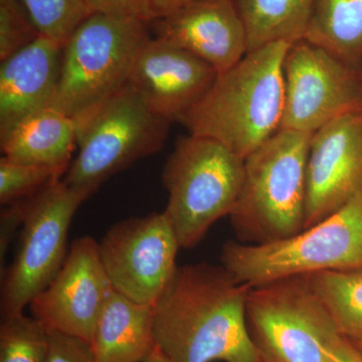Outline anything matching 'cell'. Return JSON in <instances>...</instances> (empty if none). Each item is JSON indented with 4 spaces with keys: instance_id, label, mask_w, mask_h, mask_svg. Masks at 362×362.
Listing matches in <instances>:
<instances>
[{
    "instance_id": "6da1fadb",
    "label": "cell",
    "mask_w": 362,
    "mask_h": 362,
    "mask_svg": "<svg viewBox=\"0 0 362 362\" xmlns=\"http://www.w3.org/2000/svg\"><path fill=\"white\" fill-rule=\"evenodd\" d=\"M252 288L221 264L178 266L154 305L157 346L169 362H262L247 329Z\"/></svg>"
},
{
    "instance_id": "7a4b0ae2",
    "label": "cell",
    "mask_w": 362,
    "mask_h": 362,
    "mask_svg": "<svg viewBox=\"0 0 362 362\" xmlns=\"http://www.w3.org/2000/svg\"><path fill=\"white\" fill-rule=\"evenodd\" d=\"M289 42L247 52L218 74L180 122L192 135L211 138L245 159L280 130L284 111L283 61Z\"/></svg>"
},
{
    "instance_id": "3957f363",
    "label": "cell",
    "mask_w": 362,
    "mask_h": 362,
    "mask_svg": "<svg viewBox=\"0 0 362 362\" xmlns=\"http://www.w3.org/2000/svg\"><path fill=\"white\" fill-rule=\"evenodd\" d=\"M151 39L149 23L119 14L90 13L63 47L58 88L51 107L83 125L129 82Z\"/></svg>"
},
{
    "instance_id": "277c9868",
    "label": "cell",
    "mask_w": 362,
    "mask_h": 362,
    "mask_svg": "<svg viewBox=\"0 0 362 362\" xmlns=\"http://www.w3.org/2000/svg\"><path fill=\"white\" fill-rule=\"evenodd\" d=\"M310 138L279 130L245 158L242 187L228 216L240 243L266 244L304 230Z\"/></svg>"
},
{
    "instance_id": "5b68a950",
    "label": "cell",
    "mask_w": 362,
    "mask_h": 362,
    "mask_svg": "<svg viewBox=\"0 0 362 362\" xmlns=\"http://www.w3.org/2000/svg\"><path fill=\"white\" fill-rule=\"evenodd\" d=\"M220 259L233 277L252 287L362 268V192L323 221L286 239L258 245L226 242Z\"/></svg>"
},
{
    "instance_id": "8992f818",
    "label": "cell",
    "mask_w": 362,
    "mask_h": 362,
    "mask_svg": "<svg viewBox=\"0 0 362 362\" xmlns=\"http://www.w3.org/2000/svg\"><path fill=\"white\" fill-rule=\"evenodd\" d=\"M244 162L211 138H178L164 164L162 183L169 194L163 213L180 247L199 245L214 223L232 213L242 187Z\"/></svg>"
},
{
    "instance_id": "52a82bcc",
    "label": "cell",
    "mask_w": 362,
    "mask_h": 362,
    "mask_svg": "<svg viewBox=\"0 0 362 362\" xmlns=\"http://www.w3.org/2000/svg\"><path fill=\"white\" fill-rule=\"evenodd\" d=\"M170 124L126 86L76 128L78 153L62 180L90 197L112 176L160 151Z\"/></svg>"
},
{
    "instance_id": "ba28073f",
    "label": "cell",
    "mask_w": 362,
    "mask_h": 362,
    "mask_svg": "<svg viewBox=\"0 0 362 362\" xmlns=\"http://www.w3.org/2000/svg\"><path fill=\"white\" fill-rule=\"evenodd\" d=\"M247 324L262 362H329L344 337L306 276L252 287Z\"/></svg>"
},
{
    "instance_id": "9c48e42d",
    "label": "cell",
    "mask_w": 362,
    "mask_h": 362,
    "mask_svg": "<svg viewBox=\"0 0 362 362\" xmlns=\"http://www.w3.org/2000/svg\"><path fill=\"white\" fill-rule=\"evenodd\" d=\"M89 197L61 180L25 201L16 258L1 274V318L23 313L51 284L68 255L66 238L74 216Z\"/></svg>"
},
{
    "instance_id": "30bf717a",
    "label": "cell",
    "mask_w": 362,
    "mask_h": 362,
    "mask_svg": "<svg viewBox=\"0 0 362 362\" xmlns=\"http://www.w3.org/2000/svg\"><path fill=\"white\" fill-rule=\"evenodd\" d=\"M284 111L280 130L312 135L337 117L362 109V70L306 39L283 61Z\"/></svg>"
},
{
    "instance_id": "8fae6325",
    "label": "cell",
    "mask_w": 362,
    "mask_h": 362,
    "mask_svg": "<svg viewBox=\"0 0 362 362\" xmlns=\"http://www.w3.org/2000/svg\"><path fill=\"white\" fill-rule=\"evenodd\" d=\"M98 246L114 290L138 303L154 306L178 268L180 242L163 211L119 221Z\"/></svg>"
},
{
    "instance_id": "7c38bea8",
    "label": "cell",
    "mask_w": 362,
    "mask_h": 362,
    "mask_svg": "<svg viewBox=\"0 0 362 362\" xmlns=\"http://www.w3.org/2000/svg\"><path fill=\"white\" fill-rule=\"evenodd\" d=\"M113 292L98 242L85 235L71 243L61 270L30 304V313L47 330L90 344L100 314Z\"/></svg>"
},
{
    "instance_id": "4fadbf2b",
    "label": "cell",
    "mask_w": 362,
    "mask_h": 362,
    "mask_svg": "<svg viewBox=\"0 0 362 362\" xmlns=\"http://www.w3.org/2000/svg\"><path fill=\"white\" fill-rule=\"evenodd\" d=\"M361 192L362 109H358L311 135L304 230L334 214Z\"/></svg>"
},
{
    "instance_id": "5bb4252c",
    "label": "cell",
    "mask_w": 362,
    "mask_h": 362,
    "mask_svg": "<svg viewBox=\"0 0 362 362\" xmlns=\"http://www.w3.org/2000/svg\"><path fill=\"white\" fill-rule=\"evenodd\" d=\"M218 76L213 66L192 52L151 37L136 59L128 85L154 113L180 122Z\"/></svg>"
},
{
    "instance_id": "9a60e30c",
    "label": "cell",
    "mask_w": 362,
    "mask_h": 362,
    "mask_svg": "<svg viewBox=\"0 0 362 362\" xmlns=\"http://www.w3.org/2000/svg\"><path fill=\"white\" fill-rule=\"evenodd\" d=\"M154 37L192 52L218 73L247 52L244 21L233 0H192L149 23Z\"/></svg>"
},
{
    "instance_id": "2e32d148",
    "label": "cell",
    "mask_w": 362,
    "mask_h": 362,
    "mask_svg": "<svg viewBox=\"0 0 362 362\" xmlns=\"http://www.w3.org/2000/svg\"><path fill=\"white\" fill-rule=\"evenodd\" d=\"M63 47L40 35L1 62L0 140L33 115L51 107L58 88Z\"/></svg>"
},
{
    "instance_id": "e0dca14e",
    "label": "cell",
    "mask_w": 362,
    "mask_h": 362,
    "mask_svg": "<svg viewBox=\"0 0 362 362\" xmlns=\"http://www.w3.org/2000/svg\"><path fill=\"white\" fill-rule=\"evenodd\" d=\"M95 362H142L157 349L154 306L112 293L100 314L92 342Z\"/></svg>"
},
{
    "instance_id": "ac0fdd59",
    "label": "cell",
    "mask_w": 362,
    "mask_h": 362,
    "mask_svg": "<svg viewBox=\"0 0 362 362\" xmlns=\"http://www.w3.org/2000/svg\"><path fill=\"white\" fill-rule=\"evenodd\" d=\"M0 144L4 156L11 160L68 170L77 144L75 122L47 107L18 124Z\"/></svg>"
},
{
    "instance_id": "d6986e66",
    "label": "cell",
    "mask_w": 362,
    "mask_h": 362,
    "mask_svg": "<svg viewBox=\"0 0 362 362\" xmlns=\"http://www.w3.org/2000/svg\"><path fill=\"white\" fill-rule=\"evenodd\" d=\"M244 21L247 52L304 39L317 0H233Z\"/></svg>"
},
{
    "instance_id": "ffe728a7",
    "label": "cell",
    "mask_w": 362,
    "mask_h": 362,
    "mask_svg": "<svg viewBox=\"0 0 362 362\" xmlns=\"http://www.w3.org/2000/svg\"><path fill=\"white\" fill-rule=\"evenodd\" d=\"M304 39L362 70V0H317Z\"/></svg>"
},
{
    "instance_id": "44dd1931",
    "label": "cell",
    "mask_w": 362,
    "mask_h": 362,
    "mask_svg": "<svg viewBox=\"0 0 362 362\" xmlns=\"http://www.w3.org/2000/svg\"><path fill=\"white\" fill-rule=\"evenodd\" d=\"M305 276L339 332L362 339V268Z\"/></svg>"
},
{
    "instance_id": "7402d4cb",
    "label": "cell",
    "mask_w": 362,
    "mask_h": 362,
    "mask_svg": "<svg viewBox=\"0 0 362 362\" xmlns=\"http://www.w3.org/2000/svg\"><path fill=\"white\" fill-rule=\"evenodd\" d=\"M49 330L25 314L1 318L0 362H47Z\"/></svg>"
},
{
    "instance_id": "603a6c76",
    "label": "cell",
    "mask_w": 362,
    "mask_h": 362,
    "mask_svg": "<svg viewBox=\"0 0 362 362\" xmlns=\"http://www.w3.org/2000/svg\"><path fill=\"white\" fill-rule=\"evenodd\" d=\"M40 35L64 47L90 16L86 0H21Z\"/></svg>"
},
{
    "instance_id": "cb8c5ba5",
    "label": "cell",
    "mask_w": 362,
    "mask_h": 362,
    "mask_svg": "<svg viewBox=\"0 0 362 362\" xmlns=\"http://www.w3.org/2000/svg\"><path fill=\"white\" fill-rule=\"evenodd\" d=\"M66 170L49 166L18 163L0 159V204L11 206L28 201L52 183L61 180Z\"/></svg>"
},
{
    "instance_id": "d4e9b609",
    "label": "cell",
    "mask_w": 362,
    "mask_h": 362,
    "mask_svg": "<svg viewBox=\"0 0 362 362\" xmlns=\"http://www.w3.org/2000/svg\"><path fill=\"white\" fill-rule=\"evenodd\" d=\"M21 0H0V59L4 62L40 37Z\"/></svg>"
},
{
    "instance_id": "484cf974",
    "label": "cell",
    "mask_w": 362,
    "mask_h": 362,
    "mask_svg": "<svg viewBox=\"0 0 362 362\" xmlns=\"http://www.w3.org/2000/svg\"><path fill=\"white\" fill-rule=\"evenodd\" d=\"M47 362H95V356L92 346L85 340L49 330Z\"/></svg>"
},
{
    "instance_id": "4316f807",
    "label": "cell",
    "mask_w": 362,
    "mask_h": 362,
    "mask_svg": "<svg viewBox=\"0 0 362 362\" xmlns=\"http://www.w3.org/2000/svg\"><path fill=\"white\" fill-rule=\"evenodd\" d=\"M90 13L119 14L139 18L147 23L152 20L151 0H86Z\"/></svg>"
},
{
    "instance_id": "83f0119b",
    "label": "cell",
    "mask_w": 362,
    "mask_h": 362,
    "mask_svg": "<svg viewBox=\"0 0 362 362\" xmlns=\"http://www.w3.org/2000/svg\"><path fill=\"white\" fill-rule=\"evenodd\" d=\"M25 216V202L11 206H2L0 214V273H4V259H6L9 246L18 228L23 226Z\"/></svg>"
},
{
    "instance_id": "f1b7e54d",
    "label": "cell",
    "mask_w": 362,
    "mask_h": 362,
    "mask_svg": "<svg viewBox=\"0 0 362 362\" xmlns=\"http://www.w3.org/2000/svg\"><path fill=\"white\" fill-rule=\"evenodd\" d=\"M329 362H362V354L349 338L342 337L333 349Z\"/></svg>"
},
{
    "instance_id": "f546056e",
    "label": "cell",
    "mask_w": 362,
    "mask_h": 362,
    "mask_svg": "<svg viewBox=\"0 0 362 362\" xmlns=\"http://www.w3.org/2000/svg\"><path fill=\"white\" fill-rule=\"evenodd\" d=\"M190 1H192V0H151V4H150L151 21L173 13L175 9L185 6V4Z\"/></svg>"
},
{
    "instance_id": "4dcf8cb0",
    "label": "cell",
    "mask_w": 362,
    "mask_h": 362,
    "mask_svg": "<svg viewBox=\"0 0 362 362\" xmlns=\"http://www.w3.org/2000/svg\"><path fill=\"white\" fill-rule=\"evenodd\" d=\"M142 362H169V361L168 357L164 356V354H162L161 350L158 349V346H157V349L154 350L153 354H152L148 358L145 359V361Z\"/></svg>"
},
{
    "instance_id": "1f68e13d",
    "label": "cell",
    "mask_w": 362,
    "mask_h": 362,
    "mask_svg": "<svg viewBox=\"0 0 362 362\" xmlns=\"http://www.w3.org/2000/svg\"><path fill=\"white\" fill-rule=\"evenodd\" d=\"M351 340L352 343H354V345L361 350V352L362 354V339H350Z\"/></svg>"
}]
</instances>
